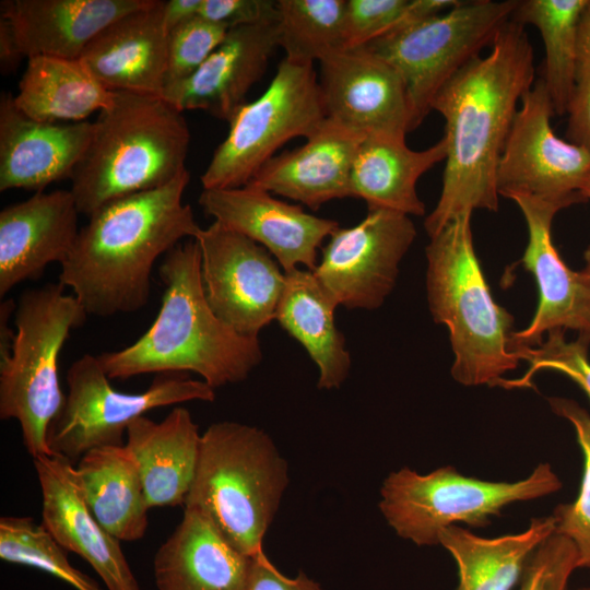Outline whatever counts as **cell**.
<instances>
[{
    "instance_id": "cell-40",
    "label": "cell",
    "mask_w": 590,
    "mask_h": 590,
    "mask_svg": "<svg viewBox=\"0 0 590 590\" xmlns=\"http://www.w3.org/2000/svg\"><path fill=\"white\" fill-rule=\"evenodd\" d=\"M198 15L231 30L275 22L278 10L273 0H202Z\"/></svg>"
},
{
    "instance_id": "cell-6",
    "label": "cell",
    "mask_w": 590,
    "mask_h": 590,
    "mask_svg": "<svg viewBox=\"0 0 590 590\" xmlns=\"http://www.w3.org/2000/svg\"><path fill=\"white\" fill-rule=\"evenodd\" d=\"M288 484V468L272 438L237 422L211 424L200 449L185 508L204 514L239 552H262Z\"/></svg>"
},
{
    "instance_id": "cell-24",
    "label": "cell",
    "mask_w": 590,
    "mask_h": 590,
    "mask_svg": "<svg viewBox=\"0 0 590 590\" xmlns=\"http://www.w3.org/2000/svg\"><path fill=\"white\" fill-rule=\"evenodd\" d=\"M251 560L204 514L185 508L154 555L153 573L158 590H246Z\"/></svg>"
},
{
    "instance_id": "cell-22",
    "label": "cell",
    "mask_w": 590,
    "mask_h": 590,
    "mask_svg": "<svg viewBox=\"0 0 590 590\" xmlns=\"http://www.w3.org/2000/svg\"><path fill=\"white\" fill-rule=\"evenodd\" d=\"M276 47V21L231 28L199 70L163 97L181 111L203 110L228 122Z\"/></svg>"
},
{
    "instance_id": "cell-19",
    "label": "cell",
    "mask_w": 590,
    "mask_h": 590,
    "mask_svg": "<svg viewBox=\"0 0 590 590\" xmlns=\"http://www.w3.org/2000/svg\"><path fill=\"white\" fill-rule=\"evenodd\" d=\"M91 121L47 122L23 114L13 94L0 95V191H42L71 175L92 140Z\"/></svg>"
},
{
    "instance_id": "cell-30",
    "label": "cell",
    "mask_w": 590,
    "mask_h": 590,
    "mask_svg": "<svg viewBox=\"0 0 590 590\" xmlns=\"http://www.w3.org/2000/svg\"><path fill=\"white\" fill-rule=\"evenodd\" d=\"M554 533L555 518L550 515L532 518L521 532L496 538L452 526L441 532L439 544L457 564V590H512L533 553Z\"/></svg>"
},
{
    "instance_id": "cell-8",
    "label": "cell",
    "mask_w": 590,
    "mask_h": 590,
    "mask_svg": "<svg viewBox=\"0 0 590 590\" xmlns=\"http://www.w3.org/2000/svg\"><path fill=\"white\" fill-rule=\"evenodd\" d=\"M562 482L547 462L524 479L487 481L446 465L421 474L408 467L390 472L380 487L379 509L400 538L418 546L439 544L452 526L483 528L507 506L558 492Z\"/></svg>"
},
{
    "instance_id": "cell-3",
    "label": "cell",
    "mask_w": 590,
    "mask_h": 590,
    "mask_svg": "<svg viewBox=\"0 0 590 590\" xmlns=\"http://www.w3.org/2000/svg\"><path fill=\"white\" fill-rule=\"evenodd\" d=\"M158 275L165 292L151 327L133 344L97 355L107 377L193 371L214 389L245 380L262 359L259 338L235 331L210 307L198 241L169 250Z\"/></svg>"
},
{
    "instance_id": "cell-26",
    "label": "cell",
    "mask_w": 590,
    "mask_h": 590,
    "mask_svg": "<svg viewBox=\"0 0 590 590\" xmlns=\"http://www.w3.org/2000/svg\"><path fill=\"white\" fill-rule=\"evenodd\" d=\"M149 508L185 504L193 480L201 434L190 412L174 408L163 421L141 416L127 428Z\"/></svg>"
},
{
    "instance_id": "cell-43",
    "label": "cell",
    "mask_w": 590,
    "mask_h": 590,
    "mask_svg": "<svg viewBox=\"0 0 590 590\" xmlns=\"http://www.w3.org/2000/svg\"><path fill=\"white\" fill-rule=\"evenodd\" d=\"M24 55L14 27L4 17H0V70L3 75L14 72Z\"/></svg>"
},
{
    "instance_id": "cell-2",
    "label": "cell",
    "mask_w": 590,
    "mask_h": 590,
    "mask_svg": "<svg viewBox=\"0 0 590 590\" xmlns=\"http://www.w3.org/2000/svg\"><path fill=\"white\" fill-rule=\"evenodd\" d=\"M189 180L186 169L162 187L116 199L88 216L58 281L87 315L134 312L148 304L155 261L201 229L182 201Z\"/></svg>"
},
{
    "instance_id": "cell-7",
    "label": "cell",
    "mask_w": 590,
    "mask_h": 590,
    "mask_svg": "<svg viewBox=\"0 0 590 590\" xmlns=\"http://www.w3.org/2000/svg\"><path fill=\"white\" fill-rule=\"evenodd\" d=\"M64 288L59 282L48 283L20 295L12 349L0 359V418L17 421L23 445L33 459L52 455L47 433L66 399L59 380V354L70 331L88 316Z\"/></svg>"
},
{
    "instance_id": "cell-1",
    "label": "cell",
    "mask_w": 590,
    "mask_h": 590,
    "mask_svg": "<svg viewBox=\"0 0 590 590\" xmlns=\"http://www.w3.org/2000/svg\"><path fill=\"white\" fill-rule=\"evenodd\" d=\"M534 73L524 26L510 19L491 51L465 64L434 98L432 109L445 120L447 156L438 202L424 221L429 238L459 215L498 210L499 158Z\"/></svg>"
},
{
    "instance_id": "cell-48",
    "label": "cell",
    "mask_w": 590,
    "mask_h": 590,
    "mask_svg": "<svg viewBox=\"0 0 590 590\" xmlns=\"http://www.w3.org/2000/svg\"><path fill=\"white\" fill-rule=\"evenodd\" d=\"M581 590H590V587H589V588H583V589H581Z\"/></svg>"
},
{
    "instance_id": "cell-17",
    "label": "cell",
    "mask_w": 590,
    "mask_h": 590,
    "mask_svg": "<svg viewBox=\"0 0 590 590\" xmlns=\"http://www.w3.org/2000/svg\"><path fill=\"white\" fill-rule=\"evenodd\" d=\"M199 204L214 221L264 247L285 273L302 267L314 271L318 248L339 227L251 186L203 189Z\"/></svg>"
},
{
    "instance_id": "cell-4",
    "label": "cell",
    "mask_w": 590,
    "mask_h": 590,
    "mask_svg": "<svg viewBox=\"0 0 590 590\" xmlns=\"http://www.w3.org/2000/svg\"><path fill=\"white\" fill-rule=\"evenodd\" d=\"M114 92L111 104L93 121L92 140L70 178L69 190L87 217L187 169L190 131L182 111L161 96Z\"/></svg>"
},
{
    "instance_id": "cell-44",
    "label": "cell",
    "mask_w": 590,
    "mask_h": 590,
    "mask_svg": "<svg viewBox=\"0 0 590 590\" xmlns=\"http://www.w3.org/2000/svg\"><path fill=\"white\" fill-rule=\"evenodd\" d=\"M202 0H168L163 4V23L167 33L197 16Z\"/></svg>"
},
{
    "instance_id": "cell-14",
    "label": "cell",
    "mask_w": 590,
    "mask_h": 590,
    "mask_svg": "<svg viewBox=\"0 0 590 590\" xmlns=\"http://www.w3.org/2000/svg\"><path fill=\"white\" fill-rule=\"evenodd\" d=\"M194 239L210 307L235 331L258 337L275 319L285 272L264 247L220 222L201 228Z\"/></svg>"
},
{
    "instance_id": "cell-28",
    "label": "cell",
    "mask_w": 590,
    "mask_h": 590,
    "mask_svg": "<svg viewBox=\"0 0 590 590\" xmlns=\"http://www.w3.org/2000/svg\"><path fill=\"white\" fill-rule=\"evenodd\" d=\"M75 471L90 511L110 535L120 542L145 535L150 508L138 463L126 445L88 450Z\"/></svg>"
},
{
    "instance_id": "cell-34",
    "label": "cell",
    "mask_w": 590,
    "mask_h": 590,
    "mask_svg": "<svg viewBox=\"0 0 590 590\" xmlns=\"http://www.w3.org/2000/svg\"><path fill=\"white\" fill-rule=\"evenodd\" d=\"M0 558L44 570L75 590H103L95 579L69 562L67 551L46 527L28 516L0 518Z\"/></svg>"
},
{
    "instance_id": "cell-27",
    "label": "cell",
    "mask_w": 590,
    "mask_h": 590,
    "mask_svg": "<svg viewBox=\"0 0 590 590\" xmlns=\"http://www.w3.org/2000/svg\"><path fill=\"white\" fill-rule=\"evenodd\" d=\"M446 156L444 137L432 146L415 151L406 145L405 135L366 134L353 163L352 196L364 200L368 210L424 215L425 205L416 191L417 180Z\"/></svg>"
},
{
    "instance_id": "cell-16",
    "label": "cell",
    "mask_w": 590,
    "mask_h": 590,
    "mask_svg": "<svg viewBox=\"0 0 590 590\" xmlns=\"http://www.w3.org/2000/svg\"><path fill=\"white\" fill-rule=\"evenodd\" d=\"M528 227V245L521 262L536 282L539 302L535 314L523 330L514 332L516 350L535 347L550 331L577 332L590 343V291L581 272L564 262L552 238V222L566 206L529 196H514Z\"/></svg>"
},
{
    "instance_id": "cell-39",
    "label": "cell",
    "mask_w": 590,
    "mask_h": 590,
    "mask_svg": "<svg viewBox=\"0 0 590 590\" xmlns=\"http://www.w3.org/2000/svg\"><path fill=\"white\" fill-rule=\"evenodd\" d=\"M577 568L574 544L554 533L531 556L517 590H568L570 577Z\"/></svg>"
},
{
    "instance_id": "cell-32",
    "label": "cell",
    "mask_w": 590,
    "mask_h": 590,
    "mask_svg": "<svg viewBox=\"0 0 590 590\" xmlns=\"http://www.w3.org/2000/svg\"><path fill=\"white\" fill-rule=\"evenodd\" d=\"M587 0L518 1L511 19L535 26L545 48L543 80L555 115H564L578 71L577 27Z\"/></svg>"
},
{
    "instance_id": "cell-21",
    "label": "cell",
    "mask_w": 590,
    "mask_h": 590,
    "mask_svg": "<svg viewBox=\"0 0 590 590\" xmlns=\"http://www.w3.org/2000/svg\"><path fill=\"white\" fill-rule=\"evenodd\" d=\"M365 134L330 118L291 151L275 154L246 185L303 203L311 210L353 198L351 173Z\"/></svg>"
},
{
    "instance_id": "cell-23",
    "label": "cell",
    "mask_w": 590,
    "mask_h": 590,
    "mask_svg": "<svg viewBox=\"0 0 590 590\" xmlns=\"http://www.w3.org/2000/svg\"><path fill=\"white\" fill-rule=\"evenodd\" d=\"M161 0L114 21L84 49L81 60L109 91L163 97L168 33Z\"/></svg>"
},
{
    "instance_id": "cell-38",
    "label": "cell",
    "mask_w": 590,
    "mask_h": 590,
    "mask_svg": "<svg viewBox=\"0 0 590 590\" xmlns=\"http://www.w3.org/2000/svg\"><path fill=\"white\" fill-rule=\"evenodd\" d=\"M227 32L225 26L200 15L172 30L167 39L164 92L191 78L223 42Z\"/></svg>"
},
{
    "instance_id": "cell-45",
    "label": "cell",
    "mask_w": 590,
    "mask_h": 590,
    "mask_svg": "<svg viewBox=\"0 0 590 590\" xmlns=\"http://www.w3.org/2000/svg\"><path fill=\"white\" fill-rule=\"evenodd\" d=\"M577 51L579 64H590V0H587L578 20Z\"/></svg>"
},
{
    "instance_id": "cell-29",
    "label": "cell",
    "mask_w": 590,
    "mask_h": 590,
    "mask_svg": "<svg viewBox=\"0 0 590 590\" xmlns=\"http://www.w3.org/2000/svg\"><path fill=\"white\" fill-rule=\"evenodd\" d=\"M285 276L275 320L305 347L317 365L318 388L338 389L347 378L351 368L345 339L334 321L338 306L312 271L295 269L286 272Z\"/></svg>"
},
{
    "instance_id": "cell-9",
    "label": "cell",
    "mask_w": 590,
    "mask_h": 590,
    "mask_svg": "<svg viewBox=\"0 0 590 590\" xmlns=\"http://www.w3.org/2000/svg\"><path fill=\"white\" fill-rule=\"evenodd\" d=\"M517 0L460 1L456 7L409 24L367 45L402 76L410 105L411 131L432 110L442 86L493 43L511 19Z\"/></svg>"
},
{
    "instance_id": "cell-15",
    "label": "cell",
    "mask_w": 590,
    "mask_h": 590,
    "mask_svg": "<svg viewBox=\"0 0 590 590\" xmlns=\"http://www.w3.org/2000/svg\"><path fill=\"white\" fill-rule=\"evenodd\" d=\"M319 63L328 118L365 135L411 131L405 83L385 59L362 46L334 51Z\"/></svg>"
},
{
    "instance_id": "cell-25",
    "label": "cell",
    "mask_w": 590,
    "mask_h": 590,
    "mask_svg": "<svg viewBox=\"0 0 590 590\" xmlns=\"http://www.w3.org/2000/svg\"><path fill=\"white\" fill-rule=\"evenodd\" d=\"M149 0H2L1 17L10 21L26 58H81L109 24Z\"/></svg>"
},
{
    "instance_id": "cell-36",
    "label": "cell",
    "mask_w": 590,
    "mask_h": 590,
    "mask_svg": "<svg viewBox=\"0 0 590 590\" xmlns=\"http://www.w3.org/2000/svg\"><path fill=\"white\" fill-rule=\"evenodd\" d=\"M552 411L574 427L583 457L580 488L573 503L559 504L553 511L555 533L575 546L578 568L590 569V414L576 401L548 398Z\"/></svg>"
},
{
    "instance_id": "cell-10",
    "label": "cell",
    "mask_w": 590,
    "mask_h": 590,
    "mask_svg": "<svg viewBox=\"0 0 590 590\" xmlns=\"http://www.w3.org/2000/svg\"><path fill=\"white\" fill-rule=\"evenodd\" d=\"M327 118L314 63L284 58L266 91L240 106L201 175L203 189L246 186L287 141L312 134Z\"/></svg>"
},
{
    "instance_id": "cell-47",
    "label": "cell",
    "mask_w": 590,
    "mask_h": 590,
    "mask_svg": "<svg viewBox=\"0 0 590 590\" xmlns=\"http://www.w3.org/2000/svg\"><path fill=\"white\" fill-rule=\"evenodd\" d=\"M580 192L586 200L590 199V172L582 184Z\"/></svg>"
},
{
    "instance_id": "cell-20",
    "label": "cell",
    "mask_w": 590,
    "mask_h": 590,
    "mask_svg": "<svg viewBox=\"0 0 590 590\" xmlns=\"http://www.w3.org/2000/svg\"><path fill=\"white\" fill-rule=\"evenodd\" d=\"M80 214L70 190L36 192L0 212V296L19 283L60 266L76 240Z\"/></svg>"
},
{
    "instance_id": "cell-12",
    "label": "cell",
    "mask_w": 590,
    "mask_h": 590,
    "mask_svg": "<svg viewBox=\"0 0 590 590\" xmlns=\"http://www.w3.org/2000/svg\"><path fill=\"white\" fill-rule=\"evenodd\" d=\"M554 115L541 78L522 97L502 152L496 172L499 196H529L566 208L586 201L580 189L590 172V153L555 134Z\"/></svg>"
},
{
    "instance_id": "cell-13",
    "label": "cell",
    "mask_w": 590,
    "mask_h": 590,
    "mask_svg": "<svg viewBox=\"0 0 590 590\" xmlns=\"http://www.w3.org/2000/svg\"><path fill=\"white\" fill-rule=\"evenodd\" d=\"M416 237L409 215L377 209L352 227H338L312 271L337 304L373 310L392 292L399 266Z\"/></svg>"
},
{
    "instance_id": "cell-37",
    "label": "cell",
    "mask_w": 590,
    "mask_h": 590,
    "mask_svg": "<svg viewBox=\"0 0 590 590\" xmlns=\"http://www.w3.org/2000/svg\"><path fill=\"white\" fill-rule=\"evenodd\" d=\"M589 346V342L579 338L567 341L565 330H552L538 346L519 351L521 361L529 363L526 375L516 380L503 379L499 386L509 389L532 387V379L536 373L551 369L569 377L590 400Z\"/></svg>"
},
{
    "instance_id": "cell-46",
    "label": "cell",
    "mask_w": 590,
    "mask_h": 590,
    "mask_svg": "<svg viewBox=\"0 0 590 590\" xmlns=\"http://www.w3.org/2000/svg\"><path fill=\"white\" fill-rule=\"evenodd\" d=\"M583 257H585V267L580 272L590 291V245L587 247Z\"/></svg>"
},
{
    "instance_id": "cell-42",
    "label": "cell",
    "mask_w": 590,
    "mask_h": 590,
    "mask_svg": "<svg viewBox=\"0 0 590 590\" xmlns=\"http://www.w3.org/2000/svg\"><path fill=\"white\" fill-rule=\"evenodd\" d=\"M246 590H323L305 573L294 578L283 575L267 557L264 552L252 556Z\"/></svg>"
},
{
    "instance_id": "cell-18",
    "label": "cell",
    "mask_w": 590,
    "mask_h": 590,
    "mask_svg": "<svg viewBox=\"0 0 590 590\" xmlns=\"http://www.w3.org/2000/svg\"><path fill=\"white\" fill-rule=\"evenodd\" d=\"M42 493V523L67 551L81 556L107 590H141L122 552L90 511L73 461L60 455L34 458Z\"/></svg>"
},
{
    "instance_id": "cell-35",
    "label": "cell",
    "mask_w": 590,
    "mask_h": 590,
    "mask_svg": "<svg viewBox=\"0 0 590 590\" xmlns=\"http://www.w3.org/2000/svg\"><path fill=\"white\" fill-rule=\"evenodd\" d=\"M459 0H346L345 48L362 47L409 24L440 14Z\"/></svg>"
},
{
    "instance_id": "cell-11",
    "label": "cell",
    "mask_w": 590,
    "mask_h": 590,
    "mask_svg": "<svg viewBox=\"0 0 590 590\" xmlns=\"http://www.w3.org/2000/svg\"><path fill=\"white\" fill-rule=\"evenodd\" d=\"M109 380L97 356L84 354L71 364L68 393L47 433L52 455L73 461L97 447L125 445L128 426L151 410L215 400L214 388L182 373L158 374L139 393L116 390Z\"/></svg>"
},
{
    "instance_id": "cell-33",
    "label": "cell",
    "mask_w": 590,
    "mask_h": 590,
    "mask_svg": "<svg viewBox=\"0 0 590 590\" xmlns=\"http://www.w3.org/2000/svg\"><path fill=\"white\" fill-rule=\"evenodd\" d=\"M346 0H278V47L297 62L321 61L345 48Z\"/></svg>"
},
{
    "instance_id": "cell-5",
    "label": "cell",
    "mask_w": 590,
    "mask_h": 590,
    "mask_svg": "<svg viewBox=\"0 0 590 590\" xmlns=\"http://www.w3.org/2000/svg\"><path fill=\"white\" fill-rule=\"evenodd\" d=\"M471 216L455 217L430 237L425 249L427 302L434 321L449 331L452 378L467 387H493L521 359L514 344V317L494 300L476 257Z\"/></svg>"
},
{
    "instance_id": "cell-41",
    "label": "cell",
    "mask_w": 590,
    "mask_h": 590,
    "mask_svg": "<svg viewBox=\"0 0 590 590\" xmlns=\"http://www.w3.org/2000/svg\"><path fill=\"white\" fill-rule=\"evenodd\" d=\"M566 114L567 141L590 153V64H579Z\"/></svg>"
},
{
    "instance_id": "cell-31",
    "label": "cell",
    "mask_w": 590,
    "mask_h": 590,
    "mask_svg": "<svg viewBox=\"0 0 590 590\" xmlns=\"http://www.w3.org/2000/svg\"><path fill=\"white\" fill-rule=\"evenodd\" d=\"M114 94L80 58L35 56L27 58L13 102L38 121L81 122L109 106Z\"/></svg>"
}]
</instances>
